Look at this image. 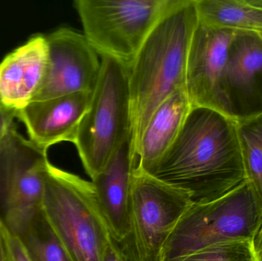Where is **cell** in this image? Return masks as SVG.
<instances>
[{
    "mask_svg": "<svg viewBox=\"0 0 262 261\" xmlns=\"http://www.w3.org/2000/svg\"><path fill=\"white\" fill-rule=\"evenodd\" d=\"M198 23L194 0H180L152 29L128 69L134 154L156 109L185 88L189 47Z\"/></svg>",
    "mask_w": 262,
    "mask_h": 261,
    "instance_id": "2",
    "label": "cell"
},
{
    "mask_svg": "<svg viewBox=\"0 0 262 261\" xmlns=\"http://www.w3.org/2000/svg\"><path fill=\"white\" fill-rule=\"evenodd\" d=\"M0 232L4 245L5 255L7 261H32L19 240L0 225Z\"/></svg>",
    "mask_w": 262,
    "mask_h": 261,
    "instance_id": "20",
    "label": "cell"
},
{
    "mask_svg": "<svg viewBox=\"0 0 262 261\" xmlns=\"http://www.w3.org/2000/svg\"><path fill=\"white\" fill-rule=\"evenodd\" d=\"M41 207L72 261L102 260L112 234L92 181L49 162Z\"/></svg>",
    "mask_w": 262,
    "mask_h": 261,
    "instance_id": "3",
    "label": "cell"
},
{
    "mask_svg": "<svg viewBox=\"0 0 262 261\" xmlns=\"http://www.w3.org/2000/svg\"><path fill=\"white\" fill-rule=\"evenodd\" d=\"M135 168L131 134L92 180L112 235L120 242H124L130 235L131 193Z\"/></svg>",
    "mask_w": 262,
    "mask_h": 261,
    "instance_id": "14",
    "label": "cell"
},
{
    "mask_svg": "<svg viewBox=\"0 0 262 261\" xmlns=\"http://www.w3.org/2000/svg\"><path fill=\"white\" fill-rule=\"evenodd\" d=\"M93 92H80L44 101H33L16 113L29 139L48 150L62 142L73 144Z\"/></svg>",
    "mask_w": 262,
    "mask_h": 261,
    "instance_id": "12",
    "label": "cell"
},
{
    "mask_svg": "<svg viewBox=\"0 0 262 261\" xmlns=\"http://www.w3.org/2000/svg\"><path fill=\"white\" fill-rule=\"evenodd\" d=\"M32 261H72L45 216L42 207L14 213L4 224Z\"/></svg>",
    "mask_w": 262,
    "mask_h": 261,
    "instance_id": "16",
    "label": "cell"
},
{
    "mask_svg": "<svg viewBox=\"0 0 262 261\" xmlns=\"http://www.w3.org/2000/svg\"><path fill=\"white\" fill-rule=\"evenodd\" d=\"M148 174L189 193L194 204L223 197L248 180L233 118L192 107L181 131Z\"/></svg>",
    "mask_w": 262,
    "mask_h": 261,
    "instance_id": "1",
    "label": "cell"
},
{
    "mask_svg": "<svg viewBox=\"0 0 262 261\" xmlns=\"http://www.w3.org/2000/svg\"><path fill=\"white\" fill-rule=\"evenodd\" d=\"M221 90L237 122L262 114V37L235 30L229 46Z\"/></svg>",
    "mask_w": 262,
    "mask_h": 261,
    "instance_id": "11",
    "label": "cell"
},
{
    "mask_svg": "<svg viewBox=\"0 0 262 261\" xmlns=\"http://www.w3.org/2000/svg\"><path fill=\"white\" fill-rule=\"evenodd\" d=\"M6 261H7V260H6Z\"/></svg>",
    "mask_w": 262,
    "mask_h": 261,
    "instance_id": "28",
    "label": "cell"
},
{
    "mask_svg": "<svg viewBox=\"0 0 262 261\" xmlns=\"http://www.w3.org/2000/svg\"><path fill=\"white\" fill-rule=\"evenodd\" d=\"M49 44L44 35L31 37L0 62V101L14 111L35 99L46 78Z\"/></svg>",
    "mask_w": 262,
    "mask_h": 261,
    "instance_id": "13",
    "label": "cell"
},
{
    "mask_svg": "<svg viewBox=\"0 0 262 261\" xmlns=\"http://www.w3.org/2000/svg\"><path fill=\"white\" fill-rule=\"evenodd\" d=\"M46 36L49 64L42 85L33 101L93 92L101 73V60L84 34L62 27Z\"/></svg>",
    "mask_w": 262,
    "mask_h": 261,
    "instance_id": "9",
    "label": "cell"
},
{
    "mask_svg": "<svg viewBox=\"0 0 262 261\" xmlns=\"http://www.w3.org/2000/svg\"><path fill=\"white\" fill-rule=\"evenodd\" d=\"M261 222V202L247 180L220 199L193 204L168 239L161 261H177L231 241H254Z\"/></svg>",
    "mask_w": 262,
    "mask_h": 261,
    "instance_id": "4",
    "label": "cell"
},
{
    "mask_svg": "<svg viewBox=\"0 0 262 261\" xmlns=\"http://www.w3.org/2000/svg\"><path fill=\"white\" fill-rule=\"evenodd\" d=\"M246 2L250 6L262 9V0H246Z\"/></svg>",
    "mask_w": 262,
    "mask_h": 261,
    "instance_id": "25",
    "label": "cell"
},
{
    "mask_svg": "<svg viewBox=\"0 0 262 261\" xmlns=\"http://www.w3.org/2000/svg\"><path fill=\"white\" fill-rule=\"evenodd\" d=\"M193 204L189 193L135 168L130 232L125 240L134 260L161 261L168 239Z\"/></svg>",
    "mask_w": 262,
    "mask_h": 261,
    "instance_id": "7",
    "label": "cell"
},
{
    "mask_svg": "<svg viewBox=\"0 0 262 261\" xmlns=\"http://www.w3.org/2000/svg\"><path fill=\"white\" fill-rule=\"evenodd\" d=\"M131 134L128 68L112 58L103 57L90 106L73 143L92 180Z\"/></svg>",
    "mask_w": 262,
    "mask_h": 261,
    "instance_id": "5",
    "label": "cell"
},
{
    "mask_svg": "<svg viewBox=\"0 0 262 261\" xmlns=\"http://www.w3.org/2000/svg\"><path fill=\"white\" fill-rule=\"evenodd\" d=\"M192 109L185 88L168 97L152 113L135 150L136 169L149 173L181 131Z\"/></svg>",
    "mask_w": 262,
    "mask_h": 261,
    "instance_id": "15",
    "label": "cell"
},
{
    "mask_svg": "<svg viewBox=\"0 0 262 261\" xmlns=\"http://www.w3.org/2000/svg\"><path fill=\"white\" fill-rule=\"evenodd\" d=\"M199 21L221 29L262 32V9L246 0H194Z\"/></svg>",
    "mask_w": 262,
    "mask_h": 261,
    "instance_id": "17",
    "label": "cell"
},
{
    "mask_svg": "<svg viewBox=\"0 0 262 261\" xmlns=\"http://www.w3.org/2000/svg\"><path fill=\"white\" fill-rule=\"evenodd\" d=\"M180 0H75L84 36L101 58L130 68L157 23Z\"/></svg>",
    "mask_w": 262,
    "mask_h": 261,
    "instance_id": "6",
    "label": "cell"
},
{
    "mask_svg": "<svg viewBox=\"0 0 262 261\" xmlns=\"http://www.w3.org/2000/svg\"><path fill=\"white\" fill-rule=\"evenodd\" d=\"M47 153L15 125L0 141V224L14 213L42 205Z\"/></svg>",
    "mask_w": 262,
    "mask_h": 261,
    "instance_id": "8",
    "label": "cell"
},
{
    "mask_svg": "<svg viewBox=\"0 0 262 261\" xmlns=\"http://www.w3.org/2000/svg\"><path fill=\"white\" fill-rule=\"evenodd\" d=\"M254 246H255V251H258V250L262 248V222L261 227L254 239Z\"/></svg>",
    "mask_w": 262,
    "mask_h": 261,
    "instance_id": "23",
    "label": "cell"
},
{
    "mask_svg": "<svg viewBox=\"0 0 262 261\" xmlns=\"http://www.w3.org/2000/svg\"><path fill=\"white\" fill-rule=\"evenodd\" d=\"M101 261H135L125 241L120 242L111 235Z\"/></svg>",
    "mask_w": 262,
    "mask_h": 261,
    "instance_id": "21",
    "label": "cell"
},
{
    "mask_svg": "<svg viewBox=\"0 0 262 261\" xmlns=\"http://www.w3.org/2000/svg\"><path fill=\"white\" fill-rule=\"evenodd\" d=\"M16 118V112L5 107L0 101V141L8 132L15 126L14 120Z\"/></svg>",
    "mask_w": 262,
    "mask_h": 261,
    "instance_id": "22",
    "label": "cell"
},
{
    "mask_svg": "<svg viewBox=\"0 0 262 261\" xmlns=\"http://www.w3.org/2000/svg\"><path fill=\"white\" fill-rule=\"evenodd\" d=\"M257 252V256H258V260L262 261V248L261 249L258 250Z\"/></svg>",
    "mask_w": 262,
    "mask_h": 261,
    "instance_id": "26",
    "label": "cell"
},
{
    "mask_svg": "<svg viewBox=\"0 0 262 261\" xmlns=\"http://www.w3.org/2000/svg\"><path fill=\"white\" fill-rule=\"evenodd\" d=\"M260 34V35H261V36L262 37V32H261V33H259Z\"/></svg>",
    "mask_w": 262,
    "mask_h": 261,
    "instance_id": "27",
    "label": "cell"
},
{
    "mask_svg": "<svg viewBox=\"0 0 262 261\" xmlns=\"http://www.w3.org/2000/svg\"><path fill=\"white\" fill-rule=\"evenodd\" d=\"M0 261H6L5 255L4 245H3V239H2L1 232H0Z\"/></svg>",
    "mask_w": 262,
    "mask_h": 261,
    "instance_id": "24",
    "label": "cell"
},
{
    "mask_svg": "<svg viewBox=\"0 0 262 261\" xmlns=\"http://www.w3.org/2000/svg\"><path fill=\"white\" fill-rule=\"evenodd\" d=\"M177 261H259L253 240L217 244Z\"/></svg>",
    "mask_w": 262,
    "mask_h": 261,
    "instance_id": "19",
    "label": "cell"
},
{
    "mask_svg": "<svg viewBox=\"0 0 262 261\" xmlns=\"http://www.w3.org/2000/svg\"><path fill=\"white\" fill-rule=\"evenodd\" d=\"M235 32L199 21L189 47L185 83L192 107L212 109L232 117L221 81Z\"/></svg>",
    "mask_w": 262,
    "mask_h": 261,
    "instance_id": "10",
    "label": "cell"
},
{
    "mask_svg": "<svg viewBox=\"0 0 262 261\" xmlns=\"http://www.w3.org/2000/svg\"><path fill=\"white\" fill-rule=\"evenodd\" d=\"M238 133L248 180L262 205V114L238 122Z\"/></svg>",
    "mask_w": 262,
    "mask_h": 261,
    "instance_id": "18",
    "label": "cell"
}]
</instances>
